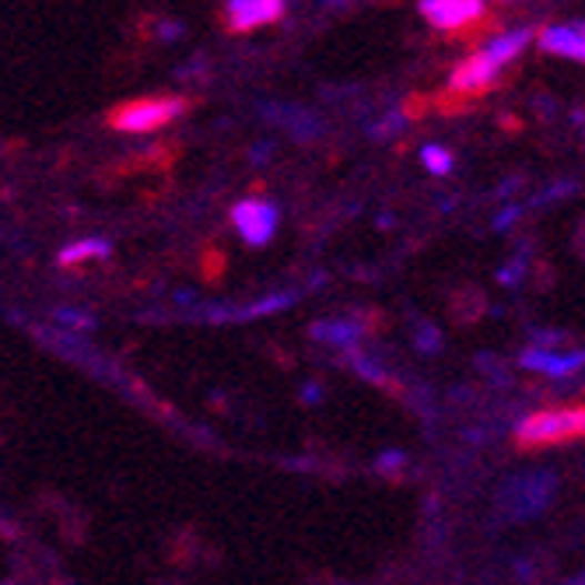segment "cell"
Returning <instances> with one entry per match:
<instances>
[{"instance_id":"6","label":"cell","mask_w":585,"mask_h":585,"mask_svg":"<svg viewBox=\"0 0 585 585\" xmlns=\"http://www.w3.org/2000/svg\"><path fill=\"white\" fill-rule=\"evenodd\" d=\"M288 11L284 0H232L224 8V18H229L232 32H250L260 26H270V21H281Z\"/></svg>"},{"instance_id":"12","label":"cell","mask_w":585,"mask_h":585,"mask_svg":"<svg viewBox=\"0 0 585 585\" xmlns=\"http://www.w3.org/2000/svg\"><path fill=\"white\" fill-rule=\"evenodd\" d=\"M312 333H316L320 341H330V344H351L357 336V326H351V323H320Z\"/></svg>"},{"instance_id":"15","label":"cell","mask_w":585,"mask_h":585,"mask_svg":"<svg viewBox=\"0 0 585 585\" xmlns=\"http://www.w3.org/2000/svg\"><path fill=\"white\" fill-rule=\"evenodd\" d=\"M572 585H582V582H572Z\"/></svg>"},{"instance_id":"13","label":"cell","mask_w":585,"mask_h":585,"mask_svg":"<svg viewBox=\"0 0 585 585\" xmlns=\"http://www.w3.org/2000/svg\"><path fill=\"white\" fill-rule=\"evenodd\" d=\"M386 466H403V453H386V456H379V470H386Z\"/></svg>"},{"instance_id":"9","label":"cell","mask_w":585,"mask_h":585,"mask_svg":"<svg viewBox=\"0 0 585 585\" xmlns=\"http://www.w3.org/2000/svg\"><path fill=\"white\" fill-rule=\"evenodd\" d=\"M523 365L526 369H536V372H547L554 379H565L568 372H578L582 365V354H554V351H526L523 354Z\"/></svg>"},{"instance_id":"14","label":"cell","mask_w":585,"mask_h":585,"mask_svg":"<svg viewBox=\"0 0 585 585\" xmlns=\"http://www.w3.org/2000/svg\"><path fill=\"white\" fill-rule=\"evenodd\" d=\"M60 320H67V323H81V326H88V320H84V316H78V312H60Z\"/></svg>"},{"instance_id":"11","label":"cell","mask_w":585,"mask_h":585,"mask_svg":"<svg viewBox=\"0 0 585 585\" xmlns=\"http://www.w3.org/2000/svg\"><path fill=\"white\" fill-rule=\"evenodd\" d=\"M421 162H424V169L432 172V175H448V172H453V165H456L453 151L442 148V144H427L421 151Z\"/></svg>"},{"instance_id":"10","label":"cell","mask_w":585,"mask_h":585,"mask_svg":"<svg viewBox=\"0 0 585 585\" xmlns=\"http://www.w3.org/2000/svg\"><path fill=\"white\" fill-rule=\"evenodd\" d=\"M102 256H109V242H102V239H81L74 245H63V253L57 260H60V266H78L84 260H102Z\"/></svg>"},{"instance_id":"2","label":"cell","mask_w":585,"mask_h":585,"mask_svg":"<svg viewBox=\"0 0 585 585\" xmlns=\"http://www.w3.org/2000/svg\"><path fill=\"white\" fill-rule=\"evenodd\" d=\"M183 112H186V99H133L109 112V127H117L123 133H151L169 127Z\"/></svg>"},{"instance_id":"1","label":"cell","mask_w":585,"mask_h":585,"mask_svg":"<svg viewBox=\"0 0 585 585\" xmlns=\"http://www.w3.org/2000/svg\"><path fill=\"white\" fill-rule=\"evenodd\" d=\"M585 432V411L578 407H554V411H536L529 414L515 438L523 448H539V445H557V442H572L582 438Z\"/></svg>"},{"instance_id":"7","label":"cell","mask_w":585,"mask_h":585,"mask_svg":"<svg viewBox=\"0 0 585 585\" xmlns=\"http://www.w3.org/2000/svg\"><path fill=\"white\" fill-rule=\"evenodd\" d=\"M421 14L435 29H460L466 21H477L484 14V4L481 0H424Z\"/></svg>"},{"instance_id":"3","label":"cell","mask_w":585,"mask_h":585,"mask_svg":"<svg viewBox=\"0 0 585 585\" xmlns=\"http://www.w3.org/2000/svg\"><path fill=\"white\" fill-rule=\"evenodd\" d=\"M554 487H557V481L551 474H544V470H539V474L512 477L498 494V505L505 515H512V520H533V515H539L551 505Z\"/></svg>"},{"instance_id":"8","label":"cell","mask_w":585,"mask_h":585,"mask_svg":"<svg viewBox=\"0 0 585 585\" xmlns=\"http://www.w3.org/2000/svg\"><path fill=\"white\" fill-rule=\"evenodd\" d=\"M539 50L554 53V57H572L582 60L585 57V32L582 21H572V26H551L539 32Z\"/></svg>"},{"instance_id":"4","label":"cell","mask_w":585,"mask_h":585,"mask_svg":"<svg viewBox=\"0 0 585 585\" xmlns=\"http://www.w3.org/2000/svg\"><path fill=\"white\" fill-rule=\"evenodd\" d=\"M232 224L250 245H266L278 232V208L266 200H242L232 208Z\"/></svg>"},{"instance_id":"5","label":"cell","mask_w":585,"mask_h":585,"mask_svg":"<svg viewBox=\"0 0 585 585\" xmlns=\"http://www.w3.org/2000/svg\"><path fill=\"white\" fill-rule=\"evenodd\" d=\"M498 74H502V63L494 60L487 50H481L474 57H466L453 71V92L456 95H470V99L484 95V92H491V88H494Z\"/></svg>"}]
</instances>
